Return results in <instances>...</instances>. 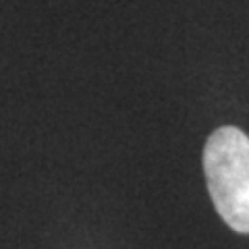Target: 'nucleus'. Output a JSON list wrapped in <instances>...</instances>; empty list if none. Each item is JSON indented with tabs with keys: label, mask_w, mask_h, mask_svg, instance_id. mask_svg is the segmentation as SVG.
<instances>
[{
	"label": "nucleus",
	"mask_w": 249,
	"mask_h": 249,
	"mask_svg": "<svg viewBox=\"0 0 249 249\" xmlns=\"http://www.w3.org/2000/svg\"><path fill=\"white\" fill-rule=\"evenodd\" d=\"M204 173L216 212L249 235V137L237 127L216 129L204 147Z\"/></svg>",
	"instance_id": "1"
}]
</instances>
